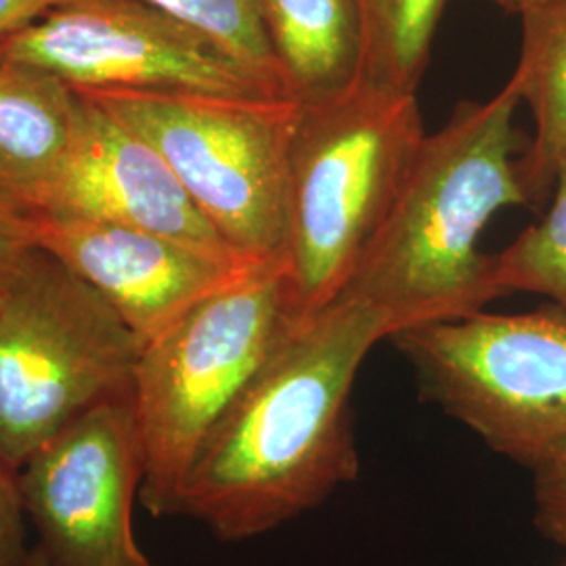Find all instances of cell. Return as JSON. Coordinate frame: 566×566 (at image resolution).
<instances>
[{"mask_svg": "<svg viewBox=\"0 0 566 566\" xmlns=\"http://www.w3.org/2000/svg\"><path fill=\"white\" fill-rule=\"evenodd\" d=\"M23 518L15 472L0 458V566H21L30 552Z\"/></svg>", "mask_w": 566, "mask_h": 566, "instance_id": "d6986e66", "label": "cell"}, {"mask_svg": "<svg viewBox=\"0 0 566 566\" xmlns=\"http://www.w3.org/2000/svg\"><path fill=\"white\" fill-rule=\"evenodd\" d=\"M361 30V78L371 88L416 95L446 0H353Z\"/></svg>", "mask_w": 566, "mask_h": 566, "instance_id": "9a60e30c", "label": "cell"}, {"mask_svg": "<svg viewBox=\"0 0 566 566\" xmlns=\"http://www.w3.org/2000/svg\"><path fill=\"white\" fill-rule=\"evenodd\" d=\"M142 343L102 294L32 248L0 283V458L13 472L84 409L133 390Z\"/></svg>", "mask_w": 566, "mask_h": 566, "instance_id": "8992f818", "label": "cell"}, {"mask_svg": "<svg viewBox=\"0 0 566 566\" xmlns=\"http://www.w3.org/2000/svg\"><path fill=\"white\" fill-rule=\"evenodd\" d=\"M292 325L283 263L259 264L143 344L130 399L143 447L139 500L151 516H179L208 434Z\"/></svg>", "mask_w": 566, "mask_h": 566, "instance_id": "277c9868", "label": "cell"}, {"mask_svg": "<svg viewBox=\"0 0 566 566\" xmlns=\"http://www.w3.org/2000/svg\"><path fill=\"white\" fill-rule=\"evenodd\" d=\"M32 248L28 212L0 200V283L18 269Z\"/></svg>", "mask_w": 566, "mask_h": 566, "instance_id": "ffe728a7", "label": "cell"}, {"mask_svg": "<svg viewBox=\"0 0 566 566\" xmlns=\"http://www.w3.org/2000/svg\"><path fill=\"white\" fill-rule=\"evenodd\" d=\"M556 196L546 217L493 254V280L502 294L531 292L566 311V160L556 175Z\"/></svg>", "mask_w": 566, "mask_h": 566, "instance_id": "e0dca14e", "label": "cell"}, {"mask_svg": "<svg viewBox=\"0 0 566 566\" xmlns=\"http://www.w3.org/2000/svg\"><path fill=\"white\" fill-rule=\"evenodd\" d=\"M82 99L57 76L0 63V200L39 212L74 145Z\"/></svg>", "mask_w": 566, "mask_h": 566, "instance_id": "7c38bea8", "label": "cell"}, {"mask_svg": "<svg viewBox=\"0 0 566 566\" xmlns=\"http://www.w3.org/2000/svg\"><path fill=\"white\" fill-rule=\"evenodd\" d=\"M388 338L367 304L338 296L294 324L212 428L185 479L179 516L243 542L322 506L359 474L350 390Z\"/></svg>", "mask_w": 566, "mask_h": 566, "instance_id": "6da1fadb", "label": "cell"}, {"mask_svg": "<svg viewBox=\"0 0 566 566\" xmlns=\"http://www.w3.org/2000/svg\"><path fill=\"white\" fill-rule=\"evenodd\" d=\"M21 506L55 566H151L135 539L143 447L130 395L61 426L15 472Z\"/></svg>", "mask_w": 566, "mask_h": 566, "instance_id": "9c48e42d", "label": "cell"}, {"mask_svg": "<svg viewBox=\"0 0 566 566\" xmlns=\"http://www.w3.org/2000/svg\"><path fill=\"white\" fill-rule=\"evenodd\" d=\"M0 63L39 67L74 88L273 97L223 49L145 0H63L2 34Z\"/></svg>", "mask_w": 566, "mask_h": 566, "instance_id": "ba28073f", "label": "cell"}, {"mask_svg": "<svg viewBox=\"0 0 566 566\" xmlns=\"http://www.w3.org/2000/svg\"><path fill=\"white\" fill-rule=\"evenodd\" d=\"M78 95L74 145L39 212L135 227L221 261L250 264L203 219L151 143L82 91Z\"/></svg>", "mask_w": 566, "mask_h": 566, "instance_id": "8fae6325", "label": "cell"}, {"mask_svg": "<svg viewBox=\"0 0 566 566\" xmlns=\"http://www.w3.org/2000/svg\"><path fill=\"white\" fill-rule=\"evenodd\" d=\"M63 0H0V36L39 20Z\"/></svg>", "mask_w": 566, "mask_h": 566, "instance_id": "44dd1931", "label": "cell"}, {"mask_svg": "<svg viewBox=\"0 0 566 566\" xmlns=\"http://www.w3.org/2000/svg\"><path fill=\"white\" fill-rule=\"evenodd\" d=\"M428 401L537 470L566 451V311L472 313L390 336Z\"/></svg>", "mask_w": 566, "mask_h": 566, "instance_id": "52a82bcc", "label": "cell"}, {"mask_svg": "<svg viewBox=\"0 0 566 566\" xmlns=\"http://www.w3.org/2000/svg\"><path fill=\"white\" fill-rule=\"evenodd\" d=\"M535 523L546 537L566 544V451L535 470Z\"/></svg>", "mask_w": 566, "mask_h": 566, "instance_id": "ac0fdd59", "label": "cell"}, {"mask_svg": "<svg viewBox=\"0 0 566 566\" xmlns=\"http://www.w3.org/2000/svg\"><path fill=\"white\" fill-rule=\"evenodd\" d=\"M21 566H55L51 560H49V556L42 552L41 547L36 546L34 549H30L28 552V556H25V560L21 563Z\"/></svg>", "mask_w": 566, "mask_h": 566, "instance_id": "603a6c76", "label": "cell"}, {"mask_svg": "<svg viewBox=\"0 0 566 566\" xmlns=\"http://www.w3.org/2000/svg\"><path fill=\"white\" fill-rule=\"evenodd\" d=\"M32 243L95 287L147 343L208 294L259 264L221 261L158 233L28 212Z\"/></svg>", "mask_w": 566, "mask_h": 566, "instance_id": "30bf717a", "label": "cell"}, {"mask_svg": "<svg viewBox=\"0 0 566 566\" xmlns=\"http://www.w3.org/2000/svg\"><path fill=\"white\" fill-rule=\"evenodd\" d=\"M290 97L332 102L361 78V30L353 0H259Z\"/></svg>", "mask_w": 566, "mask_h": 566, "instance_id": "4fadbf2b", "label": "cell"}, {"mask_svg": "<svg viewBox=\"0 0 566 566\" xmlns=\"http://www.w3.org/2000/svg\"><path fill=\"white\" fill-rule=\"evenodd\" d=\"M424 137L416 95L359 82L332 102L303 105L290 156L282 259L294 324L343 294Z\"/></svg>", "mask_w": 566, "mask_h": 566, "instance_id": "3957f363", "label": "cell"}, {"mask_svg": "<svg viewBox=\"0 0 566 566\" xmlns=\"http://www.w3.org/2000/svg\"><path fill=\"white\" fill-rule=\"evenodd\" d=\"M495 4H500L507 13H518L523 15L526 11H533V9H539V7H546L552 2H558V0H493Z\"/></svg>", "mask_w": 566, "mask_h": 566, "instance_id": "7402d4cb", "label": "cell"}, {"mask_svg": "<svg viewBox=\"0 0 566 566\" xmlns=\"http://www.w3.org/2000/svg\"><path fill=\"white\" fill-rule=\"evenodd\" d=\"M521 18V57L510 82L531 107L535 137L518 170L528 200H539L566 160V0Z\"/></svg>", "mask_w": 566, "mask_h": 566, "instance_id": "5bb4252c", "label": "cell"}, {"mask_svg": "<svg viewBox=\"0 0 566 566\" xmlns=\"http://www.w3.org/2000/svg\"><path fill=\"white\" fill-rule=\"evenodd\" d=\"M151 143L203 219L250 264L282 263L290 156L303 103L78 88Z\"/></svg>", "mask_w": 566, "mask_h": 566, "instance_id": "5b68a950", "label": "cell"}, {"mask_svg": "<svg viewBox=\"0 0 566 566\" xmlns=\"http://www.w3.org/2000/svg\"><path fill=\"white\" fill-rule=\"evenodd\" d=\"M518 88L462 102L420 145L385 223L340 296L374 308L388 338L416 325L460 319L502 296L481 233L504 208L526 206L516 149Z\"/></svg>", "mask_w": 566, "mask_h": 566, "instance_id": "7a4b0ae2", "label": "cell"}, {"mask_svg": "<svg viewBox=\"0 0 566 566\" xmlns=\"http://www.w3.org/2000/svg\"><path fill=\"white\" fill-rule=\"evenodd\" d=\"M214 42L273 97H290L259 0H145Z\"/></svg>", "mask_w": 566, "mask_h": 566, "instance_id": "2e32d148", "label": "cell"}]
</instances>
